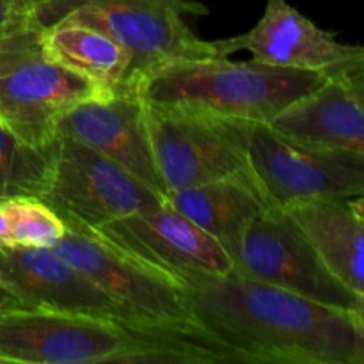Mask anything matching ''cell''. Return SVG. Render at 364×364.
I'll return each mask as SVG.
<instances>
[{"label": "cell", "mask_w": 364, "mask_h": 364, "mask_svg": "<svg viewBox=\"0 0 364 364\" xmlns=\"http://www.w3.org/2000/svg\"><path fill=\"white\" fill-rule=\"evenodd\" d=\"M206 338L231 363L364 364V315L331 308L235 270L176 283Z\"/></svg>", "instance_id": "obj_1"}, {"label": "cell", "mask_w": 364, "mask_h": 364, "mask_svg": "<svg viewBox=\"0 0 364 364\" xmlns=\"http://www.w3.org/2000/svg\"><path fill=\"white\" fill-rule=\"evenodd\" d=\"M230 363L212 340L119 320L20 308L0 311V364Z\"/></svg>", "instance_id": "obj_2"}, {"label": "cell", "mask_w": 364, "mask_h": 364, "mask_svg": "<svg viewBox=\"0 0 364 364\" xmlns=\"http://www.w3.org/2000/svg\"><path fill=\"white\" fill-rule=\"evenodd\" d=\"M326 75L228 57L171 60L141 75L130 91L155 107L194 110L269 124L281 110L323 84Z\"/></svg>", "instance_id": "obj_3"}, {"label": "cell", "mask_w": 364, "mask_h": 364, "mask_svg": "<svg viewBox=\"0 0 364 364\" xmlns=\"http://www.w3.org/2000/svg\"><path fill=\"white\" fill-rule=\"evenodd\" d=\"M201 4L183 0H50L36 11L43 27L66 21L96 28L130 55L123 91L141 75L171 60L217 57L212 41L199 38L185 14H205Z\"/></svg>", "instance_id": "obj_4"}, {"label": "cell", "mask_w": 364, "mask_h": 364, "mask_svg": "<svg viewBox=\"0 0 364 364\" xmlns=\"http://www.w3.org/2000/svg\"><path fill=\"white\" fill-rule=\"evenodd\" d=\"M31 16L0 34V124L28 144L57 137V119L82 100L107 96L46 53Z\"/></svg>", "instance_id": "obj_5"}, {"label": "cell", "mask_w": 364, "mask_h": 364, "mask_svg": "<svg viewBox=\"0 0 364 364\" xmlns=\"http://www.w3.org/2000/svg\"><path fill=\"white\" fill-rule=\"evenodd\" d=\"M63 223L66 233L52 251L89 277L139 323L206 338L173 281L149 270L92 228L77 220Z\"/></svg>", "instance_id": "obj_6"}, {"label": "cell", "mask_w": 364, "mask_h": 364, "mask_svg": "<svg viewBox=\"0 0 364 364\" xmlns=\"http://www.w3.org/2000/svg\"><path fill=\"white\" fill-rule=\"evenodd\" d=\"M142 114L167 192L208 183L249 166L252 123L144 102Z\"/></svg>", "instance_id": "obj_7"}, {"label": "cell", "mask_w": 364, "mask_h": 364, "mask_svg": "<svg viewBox=\"0 0 364 364\" xmlns=\"http://www.w3.org/2000/svg\"><path fill=\"white\" fill-rule=\"evenodd\" d=\"M231 259L235 272L247 279L364 315V297L327 269L301 228L281 206H270L249 224Z\"/></svg>", "instance_id": "obj_8"}, {"label": "cell", "mask_w": 364, "mask_h": 364, "mask_svg": "<svg viewBox=\"0 0 364 364\" xmlns=\"http://www.w3.org/2000/svg\"><path fill=\"white\" fill-rule=\"evenodd\" d=\"M41 201L63 220L100 228L164 205L159 194L95 149L59 135L50 183Z\"/></svg>", "instance_id": "obj_9"}, {"label": "cell", "mask_w": 364, "mask_h": 364, "mask_svg": "<svg viewBox=\"0 0 364 364\" xmlns=\"http://www.w3.org/2000/svg\"><path fill=\"white\" fill-rule=\"evenodd\" d=\"M249 167L272 205L364 196V155L295 144L267 123L251 124Z\"/></svg>", "instance_id": "obj_10"}, {"label": "cell", "mask_w": 364, "mask_h": 364, "mask_svg": "<svg viewBox=\"0 0 364 364\" xmlns=\"http://www.w3.org/2000/svg\"><path fill=\"white\" fill-rule=\"evenodd\" d=\"M92 230L174 284L199 274L220 276L233 270L226 249L166 203Z\"/></svg>", "instance_id": "obj_11"}, {"label": "cell", "mask_w": 364, "mask_h": 364, "mask_svg": "<svg viewBox=\"0 0 364 364\" xmlns=\"http://www.w3.org/2000/svg\"><path fill=\"white\" fill-rule=\"evenodd\" d=\"M217 57L247 50L258 63L326 77L364 75V48L345 45L299 13L287 0H269L265 13L249 32L212 41Z\"/></svg>", "instance_id": "obj_12"}, {"label": "cell", "mask_w": 364, "mask_h": 364, "mask_svg": "<svg viewBox=\"0 0 364 364\" xmlns=\"http://www.w3.org/2000/svg\"><path fill=\"white\" fill-rule=\"evenodd\" d=\"M55 132L98 151L166 201L167 191L153 159L142 102L134 91L75 103L57 119Z\"/></svg>", "instance_id": "obj_13"}, {"label": "cell", "mask_w": 364, "mask_h": 364, "mask_svg": "<svg viewBox=\"0 0 364 364\" xmlns=\"http://www.w3.org/2000/svg\"><path fill=\"white\" fill-rule=\"evenodd\" d=\"M0 274L4 287L18 295L28 308L84 313L142 326L52 249L0 247Z\"/></svg>", "instance_id": "obj_14"}, {"label": "cell", "mask_w": 364, "mask_h": 364, "mask_svg": "<svg viewBox=\"0 0 364 364\" xmlns=\"http://www.w3.org/2000/svg\"><path fill=\"white\" fill-rule=\"evenodd\" d=\"M269 127L295 144L364 155V75L327 77Z\"/></svg>", "instance_id": "obj_15"}, {"label": "cell", "mask_w": 364, "mask_h": 364, "mask_svg": "<svg viewBox=\"0 0 364 364\" xmlns=\"http://www.w3.org/2000/svg\"><path fill=\"white\" fill-rule=\"evenodd\" d=\"M284 210L327 269L364 297V196L301 199Z\"/></svg>", "instance_id": "obj_16"}, {"label": "cell", "mask_w": 364, "mask_h": 364, "mask_svg": "<svg viewBox=\"0 0 364 364\" xmlns=\"http://www.w3.org/2000/svg\"><path fill=\"white\" fill-rule=\"evenodd\" d=\"M166 205L176 210L233 255L249 224L272 205L251 167L194 187L171 191Z\"/></svg>", "instance_id": "obj_17"}, {"label": "cell", "mask_w": 364, "mask_h": 364, "mask_svg": "<svg viewBox=\"0 0 364 364\" xmlns=\"http://www.w3.org/2000/svg\"><path fill=\"white\" fill-rule=\"evenodd\" d=\"M43 46L55 63L80 75L105 95L123 91L130 75V55L114 39L82 23L46 25Z\"/></svg>", "instance_id": "obj_18"}, {"label": "cell", "mask_w": 364, "mask_h": 364, "mask_svg": "<svg viewBox=\"0 0 364 364\" xmlns=\"http://www.w3.org/2000/svg\"><path fill=\"white\" fill-rule=\"evenodd\" d=\"M59 135L46 144H28L0 124V199H41L50 183Z\"/></svg>", "instance_id": "obj_19"}, {"label": "cell", "mask_w": 364, "mask_h": 364, "mask_svg": "<svg viewBox=\"0 0 364 364\" xmlns=\"http://www.w3.org/2000/svg\"><path fill=\"white\" fill-rule=\"evenodd\" d=\"M11 226V245L52 249L66 233L63 219L41 199H4Z\"/></svg>", "instance_id": "obj_20"}, {"label": "cell", "mask_w": 364, "mask_h": 364, "mask_svg": "<svg viewBox=\"0 0 364 364\" xmlns=\"http://www.w3.org/2000/svg\"><path fill=\"white\" fill-rule=\"evenodd\" d=\"M50 0H7L11 11L18 16H36V11Z\"/></svg>", "instance_id": "obj_21"}, {"label": "cell", "mask_w": 364, "mask_h": 364, "mask_svg": "<svg viewBox=\"0 0 364 364\" xmlns=\"http://www.w3.org/2000/svg\"><path fill=\"white\" fill-rule=\"evenodd\" d=\"M27 18L31 16H18V14H14L13 11H11L7 0H0V34L7 32L9 28L16 27L18 23H21V21L27 20Z\"/></svg>", "instance_id": "obj_22"}, {"label": "cell", "mask_w": 364, "mask_h": 364, "mask_svg": "<svg viewBox=\"0 0 364 364\" xmlns=\"http://www.w3.org/2000/svg\"><path fill=\"white\" fill-rule=\"evenodd\" d=\"M6 245H11V226L6 203L4 199H0V247H6Z\"/></svg>", "instance_id": "obj_23"}, {"label": "cell", "mask_w": 364, "mask_h": 364, "mask_svg": "<svg viewBox=\"0 0 364 364\" xmlns=\"http://www.w3.org/2000/svg\"><path fill=\"white\" fill-rule=\"evenodd\" d=\"M20 306H27V304H25L18 295H14L9 288L0 287V311H2V309L20 308Z\"/></svg>", "instance_id": "obj_24"}, {"label": "cell", "mask_w": 364, "mask_h": 364, "mask_svg": "<svg viewBox=\"0 0 364 364\" xmlns=\"http://www.w3.org/2000/svg\"><path fill=\"white\" fill-rule=\"evenodd\" d=\"M0 287H4V279H2V274H0Z\"/></svg>", "instance_id": "obj_25"}]
</instances>
